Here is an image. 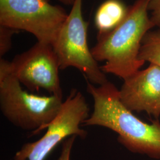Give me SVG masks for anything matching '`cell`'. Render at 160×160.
I'll list each match as a JSON object with an SVG mask.
<instances>
[{"instance_id":"cell-1","label":"cell","mask_w":160,"mask_h":160,"mask_svg":"<svg viewBox=\"0 0 160 160\" xmlns=\"http://www.w3.org/2000/svg\"><path fill=\"white\" fill-rule=\"evenodd\" d=\"M87 91L94 100V110L86 126H103L118 133V140L133 153L160 158V123L143 122L121 102L119 90L108 81L96 87L87 80Z\"/></svg>"},{"instance_id":"cell-2","label":"cell","mask_w":160,"mask_h":160,"mask_svg":"<svg viewBox=\"0 0 160 160\" xmlns=\"http://www.w3.org/2000/svg\"><path fill=\"white\" fill-rule=\"evenodd\" d=\"M148 0H137L129 7L126 17L115 29L97 36V43L91 49L104 73L112 74L125 80L139 70L144 63L138 59L142 42L155 27L149 17Z\"/></svg>"},{"instance_id":"cell-3","label":"cell","mask_w":160,"mask_h":160,"mask_svg":"<svg viewBox=\"0 0 160 160\" xmlns=\"http://www.w3.org/2000/svg\"><path fill=\"white\" fill-rule=\"evenodd\" d=\"M12 62L0 59V108L12 125L36 135L46 129L59 113L62 97L40 96L24 90Z\"/></svg>"},{"instance_id":"cell-4","label":"cell","mask_w":160,"mask_h":160,"mask_svg":"<svg viewBox=\"0 0 160 160\" xmlns=\"http://www.w3.org/2000/svg\"><path fill=\"white\" fill-rule=\"evenodd\" d=\"M82 6V0H75L52 46L57 55L60 69L74 67L92 84L101 86L109 81L88 48L89 23L83 18Z\"/></svg>"},{"instance_id":"cell-5","label":"cell","mask_w":160,"mask_h":160,"mask_svg":"<svg viewBox=\"0 0 160 160\" xmlns=\"http://www.w3.org/2000/svg\"><path fill=\"white\" fill-rule=\"evenodd\" d=\"M68 14L49 0H0V25L33 34L52 45Z\"/></svg>"},{"instance_id":"cell-6","label":"cell","mask_w":160,"mask_h":160,"mask_svg":"<svg viewBox=\"0 0 160 160\" xmlns=\"http://www.w3.org/2000/svg\"><path fill=\"white\" fill-rule=\"evenodd\" d=\"M89 112L85 97L77 89L71 90L59 113L47 126L45 134L35 142L25 143L14 160H45L65 139L74 135L84 139L87 132L81 125L90 117Z\"/></svg>"},{"instance_id":"cell-7","label":"cell","mask_w":160,"mask_h":160,"mask_svg":"<svg viewBox=\"0 0 160 160\" xmlns=\"http://www.w3.org/2000/svg\"><path fill=\"white\" fill-rule=\"evenodd\" d=\"M20 82L31 92L43 89L50 95L62 97L57 55L51 45L38 42L12 61Z\"/></svg>"},{"instance_id":"cell-8","label":"cell","mask_w":160,"mask_h":160,"mask_svg":"<svg viewBox=\"0 0 160 160\" xmlns=\"http://www.w3.org/2000/svg\"><path fill=\"white\" fill-rule=\"evenodd\" d=\"M119 92L121 102L132 111L160 116V67L150 64L124 80Z\"/></svg>"},{"instance_id":"cell-9","label":"cell","mask_w":160,"mask_h":160,"mask_svg":"<svg viewBox=\"0 0 160 160\" xmlns=\"http://www.w3.org/2000/svg\"><path fill=\"white\" fill-rule=\"evenodd\" d=\"M128 8L121 0H106L103 2L94 18L97 36L108 33L119 25L126 17Z\"/></svg>"},{"instance_id":"cell-10","label":"cell","mask_w":160,"mask_h":160,"mask_svg":"<svg viewBox=\"0 0 160 160\" xmlns=\"http://www.w3.org/2000/svg\"><path fill=\"white\" fill-rule=\"evenodd\" d=\"M139 61L149 62L160 67V30L145 34L138 56Z\"/></svg>"},{"instance_id":"cell-11","label":"cell","mask_w":160,"mask_h":160,"mask_svg":"<svg viewBox=\"0 0 160 160\" xmlns=\"http://www.w3.org/2000/svg\"><path fill=\"white\" fill-rule=\"evenodd\" d=\"M19 31L0 25V57L2 58L12 46V37Z\"/></svg>"},{"instance_id":"cell-12","label":"cell","mask_w":160,"mask_h":160,"mask_svg":"<svg viewBox=\"0 0 160 160\" xmlns=\"http://www.w3.org/2000/svg\"><path fill=\"white\" fill-rule=\"evenodd\" d=\"M148 10L151 12L150 19L155 26L160 27V0H148Z\"/></svg>"},{"instance_id":"cell-13","label":"cell","mask_w":160,"mask_h":160,"mask_svg":"<svg viewBox=\"0 0 160 160\" xmlns=\"http://www.w3.org/2000/svg\"><path fill=\"white\" fill-rule=\"evenodd\" d=\"M77 136L74 135L65 139L62 143V148L60 156L57 160H70L71 152Z\"/></svg>"},{"instance_id":"cell-14","label":"cell","mask_w":160,"mask_h":160,"mask_svg":"<svg viewBox=\"0 0 160 160\" xmlns=\"http://www.w3.org/2000/svg\"><path fill=\"white\" fill-rule=\"evenodd\" d=\"M57 1L66 6H72L75 2V0H57Z\"/></svg>"}]
</instances>
